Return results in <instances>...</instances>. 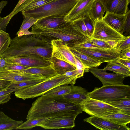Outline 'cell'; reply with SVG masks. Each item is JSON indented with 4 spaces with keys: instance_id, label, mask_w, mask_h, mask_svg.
<instances>
[{
    "instance_id": "6da1fadb",
    "label": "cell",
    "mask_w": 130,
    "mask_h": 130,
    "mask_svg": "<svg viewBox=\"0 0 130 130\" xmlns=\"http://www.w3.org/2000/svg\"><path fill=\"white\" fill-rule=\"evenodd\" d=\"M83 111L80 104L63 96L43 95L32 104L26 119L47 118L62 115L77 116Z\"/></svg>"
},
{
    "instance_id": "7a4b0ae2",
    "label": "cell",
    "mask_w": 130,
    "mask_h": 130,
    "mask_svg": "<svg viewBox=\"0 0 130 130\" xmlns=\"http://www.w3.org/2000/svg\"><path fill=\"white\" fill-rule=\"evenodd\" d=\"M52 47L51 43L39 38L34 34L17 36L11 39L7 49L0 58L39 55L50 59Z\"/></svg>"
},
{
    "instance_id": "3957f363",
    "label": "cell",
    "mask_w": 130,
    "mask_h": 130,
    "mask_svg": "<svg viewBox=\"0 0 130 130\" xmlns=\"http://www.w3.org/2000/svg\"><path fill=\"white\" fill-rule=\"evenodd\" d=\"M30 32L37 37L51 43L52 40H61L67 43L69 48H75L90 39L75 28L71 22L56 28H47L34 24Z\"/></svg>"
},
{
    "instance_id": "277c9868",
    "label": "cell",
    "mask_w": 130,
    "mask_h": 130,
    "mask_svg": "<svg viewBox=\"0 0 130 130\" xmlns=\"http://www.w3.org/2000/svg\"><path fill=\"white\" fill-rule=\"evenodd\" d=\"M77 78L68 76L64 74L58 75L35 85L14 92L15 96L23 100L41 96L50 90L57 86L70 84L74 85Z\"/></svg>"
},
{
    "instance_id": "5b68a950",
    "label": "cell",
    "mask_w": 130,
    "mask_h": 130,
    "mask_svg": "<svg viewBox=\"0 0 130 130\" xmlns=\"http://www.w3.org/2000/svg\"><path fill=\"white\" fill-rule=\"evenodd\" d=\"M78 0H53L35 8L21 11L24 16L39 19L52 15L66 16Z\"/></svg>"
},
{
    "instance_id": "8992f818",
    "label": "cell",
    "mask_w": 130,
    "mask_h": 130,
    "mask_svg": "<svg viewBox=\"0 0 130 130\" xmlns=\"http://www.w3.org/2000/svg\"><path fill=\"white\" fill-rule=\"evenodd\" d=\"M88 96L106 103L130 99V86L124 84L103 85L89 92Z\"/></svg>"
},
{
    "instance_id": "52a82bcc",
    "label": "cell",
    "mask_w": 130,
    "mask_h": 130,
    "mask_svg": "<svg viewBox=\"0 0 130 130\" xmlns=\"http://www.w3.org/2000/svg\"><path fill=\"white\" fill-rule=\"evenodd\" d=\"M83 111L91 116L101 117L115 113L121 110L102 101L89 98L80 104Z\"/></svg>"
},
{
    "instance_id": "ba28073f",
    "label": "cell",
    "mask_w": 130,
    "mask_h": 130,
    "mask_svg": "<svg viewBox=\"0 0 130 130\" xmlns=\"http://www.w3.org/2000/svg\"><path fill=\"white\" fill-rule=\"evenodd\" d=\"M124 37L112 28L102 20L95 21L91 38L105 41L113 40L119 42L122 40Z\"/></svg>"
},
{
    "instance_id": "9c48e42d",
    "label": "cell",
    "mask_w": 130,
    "mask_h": 130,
    "mask_svg": "<svg viewBox=\"0 0 130 130\" xmlns=\"http://www.w3.org/2000/svg\"><path fill=\"white\" fill-rule=\"evenodd\" d=\"M52 47L51 57H54L71 64L76 67V60L68 44L60 39L51 41Z\"/></svg>"
},
{
    "instance_id": "30bf717a",
    "label": "cell",
    "mask_w": 130,
    "mask_h": 130,
    "mask_svg": "<svg viewBox=\"0 0 130 130\" xmlns=\"http://www.w3.org/2000/svg\"><path fill=\"white\" fill-rule=\"evenodd\" d=\"M8 63H16L30 68L48 66L53 63L50 59L39 55L4 58Z\"/></svg>"
},
{
    "instance_id": "8fae6325",
    "label": "cell",
    "mask_w": 130,
    "mask_h": 130,
    "mask_svg": "<svg viewBox=\"0 0 130 130\" xmlns=\"http://www.w3.org/2000/svg\"><path fill=\"white\" fill-rule=\"evenodd\" d=\"M77 51L94 59L100 61L102 63L116 60L120 57L121 52L115 48L111 49H91L75 47Z\"/></svg>"
},
{
    "instance_id": "7c38bea8",
    "label": "cell",
    "mask_w": 130,
    "mask_h": 130,
    "mask_svg": "<svg viewBox=\"0 0 130 130\" xmlns=\"http://www.w3.org/2000/svg\"><path fill=\"white\" fill-rule=\"evenodd\" d=\"M76 116L62 115L50 118L40 125L46 129L72 128L75 126Z\"/></svg>"
},
{
    "instance_id": "4fadbf2b",
    "label": "cell",
    "mask_w": 130,
    "mask_h": 130,
    "mask_svg": "<svg viewBox=\"0 0 130 130\" xmlns=\"http://www.w3.org/2000/svg\"><path fill=\"white\" fill-rule=\"evenodd\" d=\"M89 71L99 79L103 85L123 84L125 78L127 76L115 73H110L104 71L102 69L93 68Z\"/></svg>"
},
{
    "instance_id": "5bb4252c",
    "label": "cell",
    "mask_w": 130,
    "mask_h": 130,
    "mask_svg": "<svg viewBox=\"0 0 130 130\" xmlns=\"http://www.w3.org/2000/svg\"><path fill=\"white\" fill-rule=\"evenodd\" d=\"M48 79L42 76L0 68V79L11 82Z\"/></svg>"
},
{
    "instance_id": "9a60e30c",
    "label": "cell",
    "mask_w": 130,
    "mask_h": 130,
    "mask_svg": "<svg viewBox=\"0 0 130 130\" xmlns=\"http://www.w3.org/2000/svg\"><path fill=\"white\" fill-rule=\"evenodd\" d=\"M95 1L78 0L69 13L65 17L66 21L67 22H71L88 14Z\"/></svg>"
},
{
    "instance_id": "2e32d148",
    "label": "cell",
    "mask_w": 130,
    "mask_h": 130,
    "mask_svg": "<svg viewBox=\"0 0 130 130\" xmlns=\"http://www.w3.org/2000/svg\"><path fill=\"white\" fill-rule=\"evenodd\" d=\"M84 121L102 130H129L126 125L118 124L101 117L91 116Z\"/></svg>"
},
{
    "instance_id": "e0dca14e",
    "label": "cell",
    "mask_w": 130,
    "mask_h": 130,
    "mask_svg": "<svg viewBox=\"0 0 130 130\" xmlns=\"http://www.w3.org/2000/svg\"><path fill=\"white\" fill-rule=\"evenodd\" d=\"M103 5L106 12L125 14L128 11L130 0H99Z\"/></svg>"
},
{
    "instance_id": "ac0fdd59",
    "label": "cell",
    "mask_w": 130,
    "mask_h": 130,
    "mask_svg": "<svg viewBox=\"0 0 130 130\" xmlns=\"http://www.w3.org/2000/svg\"><path fill=\"white\" fill-rule=\"evenodd\" d=\"M126 18V14H120L106 12L102 20L112 28L123 35Z\"/></svg>"
},
{
    "instance_id": "d6986e66",
    "label": "cell",
    "mask_w": 130,
    "mask_h": 130,
    "mask_svg": "<svg viewBox=\"0 0 130 130\" xmlns=\"http://www.w3.org/2000/svg\"><path fill=\"white\" fill-rule=\"evenodd\" d=\"M71 85L70 91L63 96L70 101L80 105L89 98V92L86 89L74 85Z\"/></svg>"
},
{
    "instance_id": "ffe728a7",
    "label": "cell",
    "mask_w": 130,
    "mask_h": 130,
    "mask_svg": "<svg viewBox=\"0 0 130 130\" xmlns=\"http://www.w3.org/2000/svg\"><path fill=\"white\" fill-rule=\"evenodd\" d=\"M66 16L52 15L40 19L35 24L42 27L50 28H56L66 24L65 20Z\"/></svg>"
},
{
    "instance_id": "44dd1931",
    "label": "cell",
    "mask_w": 130,
    "mask_h": 130,
    "mask_svg": "<svg viewBox=\"0 0 130 130\" xmlns=\"http://www.w3.org/2000/svg\"><path fill=\"white\" fill-rule=\"evenodd\" d=\"M19 71L22 72L40 75L48 79L58 75L54 68L53 63L46 67L29 68Z\"/></svg>"
},
{
    "instance_id": "7402d4cb",
    "label": "cell",
    "mask_w": 130,
    "mask_h": 130,
    "mask_svg": "<svg viewBox=\"0 0 130 130\" xmlns=\"http://www.w3.org/2000/svg\"><path fill=\"white\" fill-rule=\"evenodd\" d=\"M73 54L83 65L89 69L99 66L102 63L99 60L93 58L77 50L75 48H70Z\"/></svg>"
},
{
    "instance_id": "603a6c76",
    "label": "cell",
    "mask_w": 130,
    "mask_h": 130,
    "mask_svg": "<svg viewBox=\"0 0 130 130\" xmlns=\"http://www.w3.org/2000/svg\"><path fill=\"white\" fill-rule=\"evenodd\" d=\"M23 122L22 120L12 119L0 111V130L17 129L18 127Z\"/></svg>"
},
{
    "instance_id": "cb8c5ba5",
    "label": "cell",
    "mask_w": 130,
    "mask_h": 130,
    "mask_svg": "<svg viewBox=\"0 0 130 130\" xmlns=\"http://www.w3.org/2000/svg\"><path fill=\"white\" fill-rule=\"evenodd\" d=\"M50 60L53 63L54 68L58 75L64 74L68 72L76 69L73 65L55 57H51Z\"/></svg>"
},
{
    "instance_id": "d4e9b609",
    "label": "cell",
    "mask_w": 130,
    "mask_h": 130,
    "mask_svg": "<svg viewBox=\"0 0 130 130\" xmlns=\"http://www.w3.org/2000/svg\"><path fill=\"white\" fill-rule=\"evenodd\" d=\"M107 62L106 66L102 69L104 71H110L114 73L125 75L127 77L130 76V70L116 60Z\"/></svg>"
},
{
    "instance_id": "484cf974",
    "label": "cell",
    "mask_w": 130,
    "mask_h": 130,
    "mask_svg": "<svg viewBox=\"0 0 130 130\" xmlns=\"http://www.w3.org/2000/svg\"><path fill=\"white\" fill-rule=\"evenodd\" d=\"M105 12L104 8L99 0H95L93 3L88 14L92 20L95 22L97 20H102Z\"/></svg>"
},
{
    "instance_id": "4316f807",
    "label": "cell",
    "mask_w": 130,
    "mask_h": 130,
    "mask_svg": "<svg viewBox=\"0 0 130 130\" xmlns=\"http://www.w3.org/2000/svg\"><path fill=\"white\" fill-rule=\"evenodd\" d=\"M115 123L126 125L130 122V115L120 112L101 117Z\"/></svg>"
},
{
    "instance_id": "83f0119b",
    "label": "cell",
    "mask_w": 130,
    "mask_h": 130,
    "mask_svg": "<svg viewBox=\"0 0 130 130\" xmlns=\"http://www.w3.org/2000/svg\"><path fill=\"white\" fill-rule=\"evenodd\" d=\"M24 20L21 26L16 35L18 37H21L25 35L31 34L28 30L29 28L33 26L39 20L32 17L24 16Z\"/></svg>"
},
{
    "instance_id": "f1b7e54d",
    "label": "cell",
    "mask_w": 130,
    "mask_h": 130,
    "mask_svg": "<svg viewBox=\"0 0 130 130\" xmlns=\"http://www.w3.org/2000/svg\"><path fill=\"white\" fill-rule=\"evenodd\" d=\"M121 110V112L130 115V99H121L107 103Z\"/></svg>"
},
{
    "instance_id": "f546056e",
    "label": "cell",
    "mask_w": 130,
    "mask_h": 130,
    "mask_svg": "<svg viewBox=\"0 0 130 130\" xmlns=\"http://www.w3.org/2000/svg\"><path fill=\"white\" fill-rule=\"evenodd\" d=\"M47 79L11 82L7 89H16L18 91L37 84Z\"/></svg>"
},
{
    "instance_id": "4dcf8cb0",
    "label": "cell",
    "mask_w": 130,
    "mask_h": 130,
    "mask_svg": "<svg viewBox=\"0 0 130 130\" xmlns=\"http://www.w3.org/2000/svg\"><path fill=\"white\" fill-rule=\"evenodd\" d=\"M71 85H64L56 87L48 91L43 95L54 96H63L71 91Z\"/></svg>"
},
{
    "instance_id": "1f68e13d",
    "label": "cell",
    "mask_w": 130,
    "mask_h": 130,
    "mask_svg": "<svg viewBox=\"0 0 130 130\" xmlns=\"http://www.w3.org/2000/svg\"><path fill=\"white\" fill-rule=\"evenodd\" d=\"M48 118H42L31 119H27L18 126L17 129H27L36 126H39L40 125Z\"/></svg>"
},
{
    "instance_id": "d6a6232c",
    "label": "cell",
    "mask_w": 130,
    "mask_h": 130,
    "mask_svg": "<svg viewBox=\"0 0 130 130\" xmlns=\"http://www.w3.org/2000/svg\"><path fill=\"white\" fill-rule=\"evenodd\" d=\"M11 41L9 34L0 29V55L7 49Z\"/></svg>"
},
{
    "instance_id": "836d02e7",
    "label": "cell",
    "mask_w": 130,
    "mask_h": 130,
    "mask_svg": "<svg viewBox=\"0 0 130 130\" xmlns=\"http://www.w3.org/2000/svg\"><path fill=\"white\" fill-rule=\"evenodd\" d=\"M83 18L87 28L88 37L91 38L92 37L94 29V22L91 19L88 14L85 15Z\"/></svg>"
},
{
    "instance_id": "e575fe53",
    "label": "cell",
    "mask_w": 130,
    "mask_h": 130,
    "mask_svg": "<svg viewBox=\"0 0 130 130\" xmlns=\"http://www.w3.org/2000/svg\"><path fill=\"white\" fill-rule=\"evenodd\" d=\"M71 22L75 28L88 38L87 28L83 18L74 20Z\"/></svg>"
},
{
    "instance_id": "d590c367",
    "label": "cell",
    "mask_w": 130,
    "mask_h": 130,
    "mask_svg": "<svg viewBox=\"0 0 130 130\" xmlns=\"http://www.w3.org/2000/svg\"><path fill=\"white\" fill-rule=\"evenodd\" d=\"M130 48V36L125 37L121 40L118 42L115 48L121 52L126 49Z\"/></svg>"
},
{
    "instance_id": "8d00e7d4",
    "label": "cell",
    "mask_w": 130,
    "mask_h": 130,
    "mask_svg": "<svg viewBox=\"0 0 130 130\" xmlns=\"http://www.w3.org/2000/svg\"><path fill=\"white\" fill-rule=\"evenodd\" d=\"M53 0H35L28 4L23 11L30 10L42 6Z\"/></svg>"
},
{
    "instance_id": "74e56055",
    "label": "cell",
    "mask_w": 130,
    "mask_h": 130,
    "mask_svg": "<svg viewBox=\"0 0 130 130\" xmlns=\"http://www.w3.org/2000/svg\"><path fill=\"white\" fill-rule=\"evenodd\" d=\"M35 0H26L14 10H13L8 15L10 18H12L14 15L20 11H23L24 8L29 3Z\"/></svg>"
},
{
    "instance_id": "f35d334b",
    "label": "cell",
    "mask_w": 130,
    "mask_h": 130,
    "mask_svg": "<svg viewBox=\"0 0 130 130\" xmlns=\"http://www.w3.org/2000/svg\"><path fill=\"white\" fill-rule=\"evenodd\" d=\"M30 68L21 65L16 63H8L6 69L10 71H20L25 70Z\"/></svg>"
},
{
    "instance_id": "ab89813d",
    "label": "cell",
    "mask_w": 130,
    "mask_h": 130,
    "mask_svg": "<svg viewBox=\"0 0 130 130\" xmlns=\"http://www.w3.org/2000/svg\"><path fill=\"white\" fill-rule=\"evenodd\" d=\"M76 47L91 49H107L91 43L89 39L86 42L78 45Z\"/></svg>"
},
{
    "instance_id": "60d3db41",
    "label": "cell",
    "mask_w": 130,
    "mask_h": 130,
    "mask_svg": "<svg viewBox=\"0 0 130 130\" xmlns=\"http://www.w3.org/2000/svg\"><path fill=\"white\" fill-rule=\"evenodd\" d=\"M89 41L91 43L101 47L108 49H112L105 41L92 38H90Z\"/></svg>"
},
{
    "instance_id": "b9f144b4",
    "label": "cell",
    "mask_w": 130,
    "mask_h": 130,
    "mask_svg": "<svg viewBox=\"0 0 130 130\" xmlns=\"http://www.w3.org/2000/svg\"><path fill=\"white\" fill-rule=\"evenodd\" d=\"M126 18L125 21L124 32L125 35H127L130 33V10H129L126 14Z\"/></svg>"
},
{
    "instance_id": "7bdbcfd3",
    "label": "cell",
    "mask_w": 130,
    "mask_h": 130,
    "mask_svg": "<svg viewBox=\"0 0 130 130\" xmlns=\"http://www.w3.org/2000/svg\"><path fill=\"white\" fill-rule=\"evenodd\" d=\"M11 82L0 79V92L7 90Z\"/></svg>"
},
{
    "instance_id": "ee69618b",
    "label": "cell",
    "mask_w": 130,
    "mask_h": 130,
    "mask_svg": "<svg viewBox=\"0 0 130 130\" xmlns=\"http://www.w3.org/2000/svg\"><path fill=\"white\" fill-rule=\"evenodd\" d=\"M120 57L124 59L130 60V48L122 51L121 52Z\"/></svg>"
},
{
    "instance_id": "f6af8a7d",
    "label": "cell",
    "mask_w": 130,
    "mask_h": 130,
    "mask_svg": "<svg viewBox=\"0 0 130 130\" xmlns=\"http://www.w3.org/2000/svg\"><path fill=\"white\" fill-rule=\"evenodd\" d=\"M116 60L130 70V60L124 59L119 57Z\"/></svg>"
},
{
    "instance_id": "bcb514c9",
    "label": "cell",
    "mask_w": 130,
    "mask_h": 130,
    "mask_svg": "<svg viewBox=\"0 0 130 130\" xmlns=\"http://www.w3.org/2000/svg\"><path fill=\"white\" fill-rule=\"evenodd\" d=\"M11 93L5 95L0 96V104L6 103L11 99Z\"/></svg>"
},
{
    "instance_id": "7dc6e473",
    "label": "cell",
    "mask_w": 130,
    "mask_h": 130,
    "mask_svg": "<svg viewBox=\"0 0 130 130\" xmlns=\"http://www.w3.org/2000/svg\"><path fill=\"white\" fill-rule=\"evenodd\" d=\"M17 91L16 89H7V90H4L0 92V96L11 93L13 92H15Z\"/></svg>"
},
{
    "instance_id": "c3c4849f",
    "label": "cell",
    "mask_w": 130,
    "mask_h": 130,
    "mask_svg": "<svg viewBox=\"0 0 130 130\" xmlns=\"http://www.w3.org/2000/svg\"><path fill=\"white\" fill-rule=\"evenodd\" d=\"M112 48H115L118 42L113 40H108L106 41Z\"/></svg>"
},
{
    "instance_id": "681fc988",
    "label": "cell",
    "mask_w": 130,
    "mask_h": 130,
    "mask_svg": "<svg viewBox=\"0 0 130 130\" xmlns=\"http://www.w3.org/2000/svg\"><path fill=\"white\" fill-rule=\"evenodd\" d=\"M8 3L6 1H2L0 2V22L3 19L1 16V14L3 9L7 4Z\"/></svg>"
},
{
    "instance_id": "f907efd6",
    "label": "cell",
    "mask_w": 130,
    "mask_h": 130,
    "mask_svg": "<svg viewBox=\"0 0 130 130\" xmlns=\"http://www.w3.org/2000/svg\"><path fill=\"white\" fill-rule=\"evenodd\" d=\"M8 64L4 58H0V68H5Z\"/></svg>"
}]
</instances>
